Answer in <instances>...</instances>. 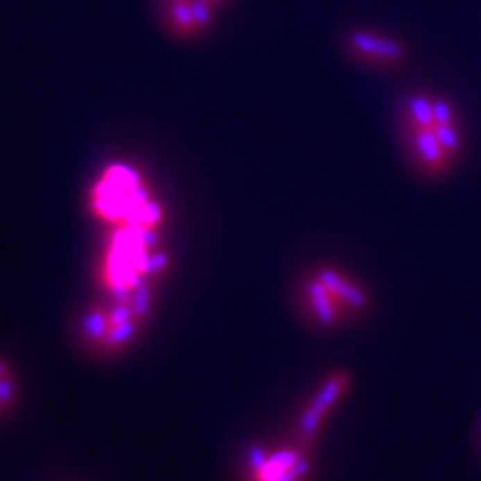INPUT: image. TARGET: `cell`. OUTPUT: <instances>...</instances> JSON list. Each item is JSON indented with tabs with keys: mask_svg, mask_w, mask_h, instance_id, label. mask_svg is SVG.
I'll return each mask as SVG.
<instances>
[{
	"mask_svg": "<svg viewBox=\"0 0 481 481\" xmlns=\"http://www.w3.org/2000/svg\"><path fill=\"white\" fill-rule=\"evenodd\" d=\"M155 234L136 226L115 228L99 267V284L106 296H127L164 275L169 260L153 243Z\"/></svg>",
	"mask_w": 481,
	"mask_h": 481,
	"instance_id": "6da1fadb",
	"label": "cell"
},
{
	"mask_svg": "<svg viewBox=\"0 0 481 481\" xmlns=\"http://www.w3.org/2000/svg\"><path fill=\"white\" fill-rule=\"evenodd\" d=\"M300 307L319 328H339L369 309V292L341 267L317 266L301 280Z\"/></svg>",
	"mask_w": 481,
	"mask_h": 481,
	"instance_id": "7a4b0ae2",
	"label": "cell"
},
{
	"mask_svg": "<svg viewBox=\"0 0 481 481\" xmlns=\"http://www.w3.org/2000/svg\"><path fill=\"white\" fill-rule=\"evenodd\" d=\"M90 307L83 319V337L91 350L118 355L143 333L155 301V284L144 285L127 296H106Z\"/></svg>",
	"mask_w": 481,
	"mask_h": 481,
	"instance_id": "3957f363",
	"label": "cell"
},
{
	"mask_svg": "<svg viewBox=\"0 0 481 481\" xmlns=\"http://www.w3.org/2000/svg\"><path fill=\"white\" fill-rule=\"evenodd\" d=\"M149 189L128 166L118 164L106 171L91 194V210L96 218L118 226L157 230L162 223V209L150 200Z\"/></svg>",
	"mask_w": 481,
	"mask_h": 481,
	"instance_id": "277c9868",
	"label": "cell"
},
{
	"mask_svg": "<svg viewBox=\"0 0 481 481\" xmlns=\"http://www.w3.org/2000/svg\"><path fill=\"white\" fill-rule=\"evenodd\" d=\"M312 448L292 439L251 449L241 481H309L314 471Z\"/></svg>",
	"mask_w": 481,
	"mask_h": 481,
	"instance_id": "5b68a950",
	"label": "cell"
},
{
	"mask_svg": "<svg viewBox=\"0 0 481 481\" xmlns=\"http://www.w3.org/2000/svg\"><path fill=\"white\" fill-rule=\"evenodd\" d=\"M351 391V376L348 371L335 369L321 378L312 394L305 399L296 417L294 439L303 444L314 446L326 424L346 401Z\"/></svg>",
	"mask_w": 481,
	"mask_h": 481,
	"instance_id": "8992f818",
	"label": "cell"
},
{
	"mask_svg": "<svg viewBox=\"0 0 481 481\" xmlns=\"http://www.w3.org/2000/svg\"><path fill=\"white\" fill-rule=\"evenodd\" d=\"M348 49L358 59L371 65L392 66L405 59L403 43L373 31H353L348 34Z\"/></svg>",
	"mask_w": 481,
	"mask_h": 481,
	"instance_id": "52a82bcc",
	"label": "cell"
},
{
	"mask_svg": "<svg viewBox=\"0 0 481 481\" xmlns=\"http://www.w3.org/2000/svg\"><path fill=\"white\" fill-rule=\"evenodd\" d=\"M405 136L412 159L428 175H442L453 164L432 128H405Z\"/></svg>",
	"mask_w": 481,
	"mask_h": 481,
	"instance_id": "ba28073f",
	"label": "cell"
},
{
	"mask_svg": "<svg viewBox=\"0 0 481 481\" xmlns=\"http://www.w3.org/2000/svg\"><path fill=\"white\" fill-rule=\"evenodd\" d=\"M164 20L175 36L193 37L200 34L194 17L193 0H173L166 4Z\"/></svg>",
	"mask_w": 481,
	"mask_h": 481,
	"instance_id": "9c48e42d",
	"label": "cell"
},
{
	"mask_svg": "<svg viewBox=\"0 0 481 481\" xmlns=\"http://www.w3.org/2000/svg\"><path fill=\"white\" fill-rule=\"evenodd\" d=\"M433 99L424 93H414L405 99L403 121L405 128H432L433 127Z\"/></svg>",
	"mask_w": 481,
	"mask_h": 481,
	"instance_id": "30bf717a",
	"label": "cell"
},
{
	"mask_svg": "<svg viewBox=\"0 0 481 481\" xmlns=\"http://www.w3.org/2000/svg\"><path fill=\"white\" fill-rule=\"evenodd\" d=\"M18 401V378L12 367L0 358V417L6 416Z\"/></svg>",
	"mask_w": 481,
	"mask_h": 481,
	"instance_id": "8fae6325",
	"label": "cell"
},
{
	"mask_svg": "<svg viewBox=\"0 0 481 481\" xmlns=\"http://www.w3.org/2000/svg\"><path fill=\"white\" fill-rule=\"evenodd\" d=\"M432 130L437 136V140H439V143L442 144V149L446 150V153L453 160L457 159L460 155L462 149H464V140H462L460 128L457 127V121L446 125H433Z\"/></svg>",
	"mask_w": 481,
	"mask_h": 481,
	"instance_id": "7c38bea8",
	"label": "cell"
},
{
	"mask_svg": "<svg viewBox=\"0 0 481 481\" xmlns=\"http://www.w3.org/2000/svg\"><path fill=\"white\" fill-rule=\"evenodd\" d=\"M433 109V125H446V124H455L457 121V112H455V107L449 100L446 99H433L432 103Z\"/></svg>",
	"mask_w": 481,
	"mask_h": 481,
	"instance_id": "4fadbf2b",
	"label": "cell"
},
{
	"mask_svg": "<svg viewBox=\"0 0 481 481\" xmlns=\"http://www.w3.org/2000/svg\"><path fill=\"white\" fill-rule=\"evenodd\" d=\"M205 2H207V4H209V6H212L214 9H218L219 6H223V4H225L226 0H205Z\"/></svg>",
	"mask_w": 481,
	"mask_h": 481,
	"instance_id": "5bb4252c",
	"label": "cell"
},
{
	"mask_svg": "<svg viewBox=\"0 0 481 481\" xmlns=\"http://www.w3.org/2000/svg\"><path fill=\"white\" fill-rule=\"evenodd\" d=\"M168 2H173V0H168Z\"/></svg>",
	"mask_w": 481,
	"mask_h": 481,
	"instance_id": "9a60e30c",
	"label": "cell"
}]
</instances>
